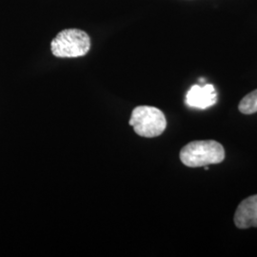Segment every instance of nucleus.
<instances>
[{"label": "nucleus", "instance_id": "423d86ee", "mask_svg": "<svg viewBox=\"0 0 257 257\" xmlns=\"http://www.w3.org/2000/svg\"><path fill=\"white\" fill-rule=\"evenodd\" d=\"M238 110L243 114H253L257 112V89L245 95L239 103Z\"/></svg>", "mask_w": 257, "mask_h": 257}, {"label": "nucleus", "instance_id": "f257e3e1", "mask_svg": "<svg viewBox=\"0 0 257 257\" xmlns=\"http://www.w3.org/2000/svg\"><path fill=\"white\" fill-rule=\"evenodd\" d=\"M180 160L190 168L219 164L225 159V150L215 140H196L180 151Z\"/></svg>", "mask_w": 257, "mask_h": 257}, {"label": "nucleus", "instance_id": "20e7f679", "mask_svg": "<svg viewBox=\"0 0 257 257\" xmlns=\"http://www.w3.org/2000/svg\"><path fill=\"white\" fill-rule=\"evenodd\" d=\"M216 101L217 93L214 87L211 84H206L204 86L193 85L186 96V103L190 107L201 110L211 107Z\"/></svg>", "mask_w": 257, "mask_h": 257}, {"label": "nucleus", "instance_id": "7ed1b4c3", "mask_svg": "<svg viewBox=\"0 0 257 257\" xmlns=\"http://www.w3.org/2000/svg\"><path fill=\"white\" fill-rule=\"evenodd\" d=\"M128 123L138 136L142 138L159 137L167 127V120L163 111L151 106H138L135 108Z\"/></svg>", "mask_w": 257, "mask_h": 257}, {"label": "nucleus", "instance_id": "39448f33", "mask_svg": "<svg viewBox=\"0 0 257 257\" xmlns=\"http://www.w3.org/2000/svg\"><path fill=\"white\" fill-rule=\"evenodd\" d=\"M233 221L238 229L257 227V194L242 200L234 213Z\"/></svg>", "mask_w": 257, "mask_h": 257}, {"label": "nucleus", "instance_id": "f03ea898", "mask_svg": "<svg viewBox=\"0 0 257 257\" xmlns=\"http://www.w3.org/2000/svg\"><path fill=\"white\" fill-rule=\"evenodd\" d=\"M91 48L89 36L78 29L61 31L51 44L53 55L61 58H74L84 56Z\"/></svg>", "mask_w": 257, "mask_h": 257}]
</instances>
